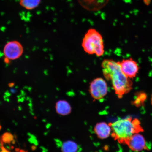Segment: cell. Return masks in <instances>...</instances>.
I'll use <instances>...</instances> for the list:
<instances>
[{
	"label": "cell",
	"mask_w": 152,
	"mask_h": 152,
	"mask_svg": "<svg viewBox=\"0 0 152 152\" xmlns=\"http://www.w3.org/2000/svg\"><path fill=\"white\" fill-rule=\"evenodd\" d=\"M104 77L111 81L115 94L119 98L128 94L132 89L133 83L121 71L119 61L104 59L101 64Z\"/></svg>",
	"instance_id": "obj_1"
},
{
	"label": "cell",
	"mask_w": 152,
	"mask_h": 152,
	"mask_svg": "<svg viewBox=\"0 0 152 152\" xmlns=\"http://www.w3.org/2000/svg\"><path fill=\"white\" fill-rule=\"evenodd\" d=\"M111 128V136L120 143L127 144L129 139L134 134L143 132L140 121L132 118L119 120L109 124Z\"/></svg>",
	"instance_id": "obj_2"
},
{
	"label": "cell",
	"mask_w": 152,
	"mask_h": 152,
	"mask_svg": "<svg viewBox=\"0 0 152 152\" xmlns=\"http://www.w3.org/2000/svg\"><path fill=\"white\" fill-rule=\"evenodd\" d=\"M82 46L85 52L89 54H95L100 57L103 56L104 53L103 38L101 34L94 28H90L86 33Z\"/></svg>",
	"instance_id": "obj_3"
},
{
	"label": "cell",
	"mask_w": 152,
	"mask_h": 152,
	"mask_svg": "<svg viewBox=\"0 0 152 152\" xmlns=\"http://www.w3.org/2000/svg\"><path fill=\"white\" fill-rule=\"evenodd\" d=\"M89 91L91 96L94 99H102L107 94V83L103 78H96L91 82Z\"/></svg>",
	"instance_id": "obj_4"
},
{
	"label": "cell",
	"mask_w": 152,
	"mask_h": 152,
	"mask_svg": "<svg viewBox=\"0 0 152 152\" xmlns=\"http://www.w3.org/2000/svg\"><path fill=\"white\" fill-rule=\"evenodd\" d=\"M23 48L20 42L16 41H10L7 43L3 49L5 58L10 61L16 60L22 56Z\"/></svg>",
	"instance_id": "obj_5"
},
{
	"label": "cell",
	"mask_w": 152,
	"mask_h": 152,
	"mask_svg": "<svg viewBox=\"0 0 152 152\" xmlns=\"http://www.w3.org/2000/svg\"><path fill=\"white\" fill-rule=\"evenodd\" d=\"M121 71L124 75L130 79L136 77L139 71L137 63L132 58L123 59L119 61Z\"/></svg>",
	"instance_id": "obj_6"
},
{
	"label": "cell",
	"mask_w": 152,
	"mask_h": 152,
	"mask_svg": "<svg viewBox=\"0 0 152 152\" xmlns=\"http://www.w3.org/2000/svg\"><path fill=\"white\" fill-rule=\"evenodd\" d=\"M127 144L131 150L135 151H140L147 149V142L145 138L138 133L131 137Z\"/></svg>",
	"instance_id": "obj_7"
},
{
	"label": "cell",
	"mask_w": 152,
	"mask_h": 152,
	"mask_svg": "<svg viewBox=\"0 0 152 152\" xmlns=\"http://www.w3.org/2000/svg\"><path fill=\"white\" fill-rule=\"evenodd\" d=\"M110 0H78L79 4L86 10L95 12L99 11L107 5Z\"/></svg>",
	"instance_id": "obj_8"
},
{
	"label": "cell",
	"mask_w": 152,
	"mask_h": 152,
	"mask_svg": "<svg viewBox=\"0 0 152 152\" xmlns=\"http://www.w3.org/2000/svg\"><path fill=\"white\" fill-rule=\"evenodd\" d=\"M94 131L99 138L104 139L110 136L111 132V128L109 124L100 122L96 125Z\"/></svg>",
	"instance_id": "obj_9"
},
{
	"label": "cell",
	"mask_w": 152,
	"mask_h": 152,
	"mask_svg": "<svg viewBox=\"0 0 152 152\" xmlns=\"http://www.w3.org/2000/svg\"><path fill=\"white\" fill-rule=\"evenodd\" d=\"M56 109L57 113L62 115H67L71 113L72 111L69 104L64 100H60L56 102Z\"/></svg>",
	"instance_id": "obj_10"
},
{
	"label": "cell",
	"mask_w": 152,
	"mask_h": 152,
	"mask_svg": "<svg viewBox=\"0 0 152 152\" xmlns=\"http://www.w3.org/2000/svg\"><path fill=\"white\" fill-rule=\"evenodd\" d=\"M41 0H20V4L21 6L28 10H32L37 8Z\"/></svg>",
	"instance_id": "obj_11"
},
{
	"label": "cell",
	"mask_w": 152,
	"mask_h": 152,
	"mask_svg": "<svg viewBox=\"0 0 152 152\" xmlns=\"http://www.w3.org/2000/svg\"><path fill=\"white\" fill-rule=\"evenodd\" d=\"M78 149L77 144L72 141L64 142L62 146V152H77Z\"/></svg>",
	"instance_id": "obj_12"
},
{
	"label": "cell",
	"mask_w": 152,
	"mask_h": 152,
	"mask_svg": "<svg viewBox=\"0 0 152 152\" xmlns=\"http://www.w3.org/2000/svg\"><path fill=\"white\" fill-rule=\"evenodd\" d=\"M1 137L3 142L7 144L10 143L14 140V138L12 134L9 132L4 133Z\"/></svg>",
	"instance_id": "obj_13"
},
{
	"label": "cell",
	"mask_w": 152,
	"mask_h": 152,
	"mask_svg": "<svg viewBox=\"0 0 152 152\" xmlns=\"http://www.w3.org/2000/svg\"><path fill=\"white\" fill-rule=\"evenodd\" d=\"M1 151H0V152H10L8 150L6 149L3 145L1 148Z\"/></svg>",
	"instance_id": "obj_14"
},
{
	"label": "cell",
	"mask_w": 152,
	"mask_h": 152,
	"mask_svg": "<svg viewBox=\"0 0 152 152\" xmlns=\"http://www.w3.org/2000/svg\"><path fill=\"white\" fill-rule=\"evenodd\" d=\"M3 145V142L2 140L1 137H0V148H1L2 147Z\"/></svg>",
	"instance_id": "obj_15"
},
{
	"label": "cell",
	"mask_w": 152,
	"mask_h": 152,
	"mask_svg": "<svg viewBox=\"0 0 152 152\" xmlns=\"http://www.w3.org/2000/svg\"><path fill=\"white\" fill-rule=\"evenodd\" d=\"M10 85L11 86L10 87H12L14 86V83H11L10 84H9V85Z\"/></svg>",
	"instance_id": "obj_16"
},
{
	"label": "cell",
	"mask_w": 152,
	"mask_h": 152,
	"mask_svg": "<svg viewBox=\"0 0 152 152\" xmlns=\"http://www.w3.org/2000/svg\"><path fill=\"white\" fill-rule=\"evenodd\" d=\"M151 103L152 105V94L151 95Z\"/></svg>",
	"instance_id": "obj_17"
},
{
	"label": "cell",
	"mask_w": 152,
	"mask_h": 152,
	"mask_svg": "<svg viewBox=\"0 0 152 152\" xmlns=\"http://www.w3.org/2000/svg\"><path fill=\"white\" fill-rule=\"evenodd\" d=\"M1 125H0V130H1Z\"/></svg>",
	"instance_id": "obj_18"
}]
</instances>
